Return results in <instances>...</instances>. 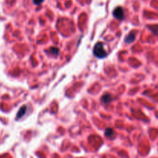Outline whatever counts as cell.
I'll list each match as a JSON object with an SVG mask.
<instances>
[{
  "label": "cell",
  "mask_w": 158,
  "mask_h": 158,
  "mask_svg": "<svg viewBox=\"0 0 158 158\" xmlns=\"http://www.w3.org/2000/svg\"><path fill=\"white\" fill-rule=\"evenodd\" d=\"M113 16L119 20H122L124 19V12L122 7L119 6L114 9Z\"/></svg>",
  "instance_id": "obj_2"
},
{
  "label": "cell",
  "mask_w": 158,
  "mask_h": 158,
  "mask_svg": "<svg viewBox=\"0 0 158 158\" xmlns=\"http://www.w3.org/2000/svg\"><path fill=\"white\" fill-rule=\"evenodd\" d=\"M27 106H22V107L20 109V110H19V112H18L17 117H16V118L20 119V118H21V117H22V116H23L25 114H26V113H27Z\"/></svg>",
  "instance_id": "obj_3"
},
{
  "label": "cell",
  "mask_w": 158,
  "mask_h": 158,
  "mask_svg": "<svg viewBox=\"0 0 158 158\" xmlns=\"http://www.w3.org/2000/svg\"><path fill=\"white\" fill-rule=\"evenodd\" d=\"M112 135H114L113 129H112V128H107L106 130H105V136H108V137H110Z\"/></svg>",
  "instance_id": "obj_6"
},
{
  "label": "cell",
  "mask_w": 158,
  "mask_h": 158,
  "mask_svg": "<svg viewBox=\"0 0 158 158\" xmlns=\"http://www.w3.org/2000/svg\"><path fill=\"white\" fill-rule=\"evenodd\" d=\"M94 55L96 56L97 58H99V59H103V58L106 57L108 53H107L106 51L105 50V49L103 47V42H97L96 44V46L94 47L93 50Z\"/></svg>",
  "instance_id": "obj_1"
},
{
  "label": "cell",
  "mask_w": 158,
  "mask_h": 158,
  "mask_svg": "<svg viewBox=\"0 0 158 158\" xmlns=\"http://www.w3.org/2000/svg\"><path fill=\"white\" fill-rule=\"evenodd\" d=\"M34 1V3L36 5H40L41 4L44 0H33Z\"/></svg>",
  "instance_id": "obj_8"
},
{
  "label": "cell",
  "mask_w": 158,
  "mask_h": 158,
  "mask_svg": "<svg viewBox=\"0 0 158 158\" xmlns=\"http://www.w3.org/2000/svg\"><path fill=\"white\" fill-rule=\"evenodd\" d=\"M51 52H52V53L53 54H54V55H58V53H59V49H58V48H51Z\"/></svg>",
  "instance_id": "obj_7"
},
{
  "label": "cell",
  "mask_w": 158,
  "mask_h": 158,
  "mask_svg": "<svg viewBox=\"0 0 158 158\" xmlns=\"http://www.w3.org/2000/svg\"><path fill=\"white\" fill-rule=\"evenodd\" d=\"M102 100L105 103H109L110 101L112 100V98H111V96L109 94H105L104 95L103 97H102Z\"/></svg>",
  "instance_id": "obj_5"
},
{
  "label": "cell",
  "mask_w": 158,
  "mask_h": 158,
  "mask_svg": "<svg viewBox=\"0 0 158 158\" xmlns=\"http://www.w3.org/2000/svg\"><path fill=\"white\" fill-rule=\"evenodd\" d=\"M135 40V34L133 32L130 33L129 35H127V36L125 38V42L127 43H131Z\"/></svg>",
  "instance_id": "obj_4"
}]
</instances>
